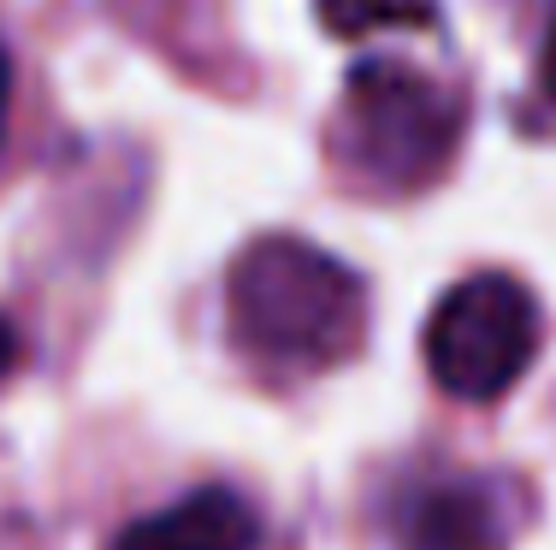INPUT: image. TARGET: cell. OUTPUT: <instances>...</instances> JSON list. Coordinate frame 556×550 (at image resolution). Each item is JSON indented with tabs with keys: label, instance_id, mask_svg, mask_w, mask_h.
<instances>
[{
	"label": "cell",
	"instance_id": "7",
	"mask_svg": "<svg viewBox=\"0 0 556 550\" xmlns=\"http://www.w3.org/2000/svg\"><path fill=\"white\" fill-rule=\"evenodd\" d=\"M18 356H24V344H18V332H12V320L0 314V385H7V373L18 367Z\"/></svg>",
	"mask_w": 556,
	"mask_h": 550
},
{
	"label": "cell",
	"instance_id": "2",
	"mask_svg": "<svg viewBox=\"0 0 556 550\" xmlns=\"http://www.w3.org/2000/svg\"><path fill=\"white\" fill-rule=\"evenodd\" d=\"M539 356V303L509 272L450 284L427 320V373L456 402H497Z\"/></svg>",
	"mask_w": 556,
	"mask_h": 550
},
{
	"label": "cell",
	"instance_id": "9",
	"mask_svg": "<svg viewBox=\"0 0 556 550\" xmlns=\"http://www.w3.org/2000/svg\"><path fill=\"white\" fill-rule=\"evenodd\" d=\"M545 89L556 95V24H551V42H545Z\"/></svg>",
	"mask_w": 556,
	"mask_h": 550
},
{
	"label": "cell",
	"instance_id": "6",
	"mask_svg": "<svg viewBox=\"0 0 556 550\" xmlns=\"http://www.w3.org/2000/svg\"><path fill=\"white\" fill-rule=\"evenodd\" d=\"M320 12L338 36H362L386 30V24H427L432 0H320Z\"/></svg>",
	"mask_w": 556,
	"mask_h": 550
},
{
	"label": "cell",
	"instance_id": "1",
	"mask_svg": "<svg viewBox=\"0 0 556 550\" xmlns=\"http://www.w3.org/2000/svg\"><path fill=\"white\" fill-rule=\"evenodd\" d=\"M362 279L302 238H261L231 267V332L273 367L343 361L362 344Z\"/></svg>",
	"mask_w": 556,
	"mask_h": 550
},
{
	"label": "cell",
	"instance_id": "5",
	"mask_svg": "<svg viewBox=\"0 0 556 550\" xmlns=\"http://www.w3.org/2000/svg\"><path fill=\"white\" fill-rule=\"evenodd\" d=\"M396 550H503V503L492 486L444 479L396 509Z\"/></svg>",
	"mask_w": 556,
	"mask_h": 550
},
{
	"label": "cell",
	"instance_id": "8",
	"mask_svg": "<svg viewBox=\"0 0 556 550\" xmlns=\"http://www.w3.org/2000/svg\"><path fill=\"white\" fill-rule=\"evenodd\" d=\"M7 101H12V65H7V48H0V125H7Z\"/></svg>",
	"mask_w": 556,
	"mask_h": 550
},
{
	"label": "cell",
	"instance_id": "3",
	"mask_svg": "<svg viewBox=\"0 0 556 550\" xmlns=\"http://www.w3.org/2000/svg\"><path fill=\"white\" fill-rule=\"evenodd\" d=\"M456 101L439 84L403 72L391 60H367L350 77V149L379 183L432 178L456 149Z\"/></svg>",
	"mask_w": 556,
	"mask_h": 550
},
{
	"label": "cell",
	"instance_id": "4",
	"mask_svg": "<svg viewBox=\"0 0 556 550\" xmlns=\"http://www.w3.org/2000/svg\"><path fill=\"white\" fill-rule=\"evenodd\" d=\"M261 521L255 509L225 486H202L154 515L130 521L108 550H255Z\"/></svg>",
	"mask_w": 556,
	"mask_h": 550
}]
</instances>
